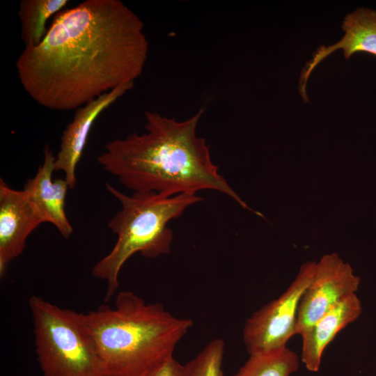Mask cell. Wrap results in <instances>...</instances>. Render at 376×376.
<instances>
[{
    "instance_id": "obj_11",
    "label": "cell",
    "mask_w": 376,
    "mask_h": 376,
    "mask_svg": "<svg viewBox=\"0 0 376 376\" xmlns=\"http://www.w3.org/2000/svg\"><path fill=\"white\" fill-rule=\"evenodd\" d=\"M343 37L330 46H321L305 64L299 79V93L308 102L306 84L314 68L337 49H343L346 59L357 52L376 56V10L359 8L347 14L342 24Z\"/></svg>"
},
{
    "instance_id": "obj_1",
    "label": "cell",
    "mask_w": 376,
    "mask_h": 376,
    "mask_svg": "<svg viewBox=\"0 0 376 376\" xmlns=\"http://www.w3.org/2000/svg\"><path fill=\"white\" fill-rule=\"evenodd\" d=\"M149 52L142 19L120 0H85L57 13L42 41L16 61L40 106L68 111L134 81Z\"/></svg>"
},
{
    "instance_id": "obj_14",
    "label": "cell",
    "mask_w": 376,
    "mask_h": 376,
    "mask_svg": "<svg viewBox=\"0 0 376 376\" xmlns=\"http://www.w3.org/2000/svg\"><path fill=\"white\" fill-rule=\"evenodd\" d=\"M249 354L244 364L231 376H291L299 368L298 355L286 346Z\"/></svg>"
},
{
    "instance_id": "obj_15",
    "label": "cell",
    "mask_w": 376,
    "mask_h": 376,
    "mask_svg": "<svg viewBox=\"0 0 376 376\" xmlns=\"http://www.w3.org/2000/svg\"><path fill=\"white\" fill-rule=\"evenodd\" d=\"M225 343L212 340L193 359L184 365L185 376H224L222 363Z\"/></svg>"
},
{
    "instance_id": "obj_9",
    "label": "cell",
    "mask_w": 376,
    "mask_h": 376,
    "mask_svg": "<svg viewBox=\"0 0 376 376\" xmlns=\"http://www.w3.org/2000/svg\"><path fill=\"white\" fill-rule=\"evenodd\" d=\"M133 86L134 84L120 86L75 109L72 120L63 132L60 148L54 163L55 171L64 173V179L70 189H73L76 185L77 166L82 156L94 122L103 111Z\"/></svg>"
},
{
    "instance_id": "obj_2",
    "label": "cell",
    "mask_w": 376,
    "mask_h": 376,
    "mask_svg": "<svg viewBox=\"0 0 376 376\" xmlns=\"http://www.w3.org/2000/svg\"><path fill=\"white\" fill-rule=\"evenodd\" d=\"M203 109L185 120L146 111V132L111 141L97 157L103 169L133 192L171 196L214 190L251 208L219 173L205 139L197 135Z\"/></svg>"
},
{
    "instance_id": "obj_5",
    "label": "cell",
    "mask_w": 376,
    "mask_h": 376,
    "mask_svg": "<svg viewBox=\"0 0 376 376\" xmlns=\"http://www.w3.org/2000/svg\"><path fill=\"white\" fill-rule=\"evenodd\" d=\"M29 305L36 352L44 376H107L79 313L32 296Z\"/></svg>"
},
{
    "instance_id": "obj_13",
    "label": "cell",
    "mask_w": 376,
    "mask_h": 376,
    "mask_svg": "<svg viewBox=\"0 0 376 376\" xmlns=\"http://www.w3.org/2000/svg\"><path fill=\"white\" fill-rule=\"evenodd\" d=\"M68 3V0H22L18 16L21 23V38L25 47L39 45L47 31L46 23Z\"/></svg>"
},
{
    "instance_id": "obj_8",
    "label": "cell",
    "mask_w": 376,
    "mask_h": 376,
    "mask_svg": "<svg viewBox=\"0 0 376 376\" xmlns=\"http://www.w3.org/2000/svg\"><path fill=\"white\" fill-rule=\"evenodd\" d=\"M43 218L26 193L9 187L0 179V274L22 254L29 235Z\"/></svg>"
},
{
    "instance_id": "obj_16",
    "label": "cell",
    "mask_w": 376,
    "mask_h": 376,
    "mask_svg": "<svg viewBox=\"0 0 376 376\" xmlns=\"http://www.w3.org/2000/svg\"><path fill=\"white\" fill-rule=\"evenodd\" d=\"M150 376H185L184 365L173 357Z\"/></svg>"
},
{
    "instance_id": "obj_4",
    "label": "cell",
    "mask_w": 376,
    "mask_h": 376,
    "mask_svg": "<svg viewBox=\"0 0 376 376\" xmlns=\"http://www.w3.org/2000/svg\"><path fill=\"white\" fill-rule=\"evenodd\" d=\"M106 187L122 206L108 222L117 240L110 252L93 266L92 274L106 281L104 301H109L119 288L120 272L126 261L137 252L147 258L169 253L173 237L168 223L203 198L196 194L167 196L155 192H133L129 196L109 183Z\"/></svg>"
},
{
    "instance_id": "obj_6",
    "label": "cell",
    "mask_w": 376,
    "mask_h": 376,
    "mask_svg": "<svg viewBox=\"0 0 376 376\" xmlns=\"http://www.w3.org/2000/svg\"><path fill=\"white\" fill-rule=\"evenodd\" d=\"M315 268L316 262L304 263L286 290L246 320L243 341L249 354L285 347L290 338L297 334L299 304Z\"/></svg>"
},
{
    "instance_id": "obj_3",
    "label": "cell",
    "mask_w": 376,
    "mask_h": 376,
    "mask_svg": "<svg viewBox=\"0 0 376 376\" xmlns=\"http://www.w3.org/2000/svg\"><path fill=\"white\" fill-rule=\"evenodd\" d=\"M79 318L107 376H150L173 358L193 324L127 290L116 295L114 308L101 305Z\"/></svg>"
},
{
    "instance_id": "obj_12",
    "label": "cell",
    "mask_w": 376,
    "mask_h": 376,
    "mask_svg": "<svg viewBox=\"0 0 376 376\" xmlns=\"http://www.w3.org/2000/svg\"><path fill=\"white\" fill-rule=\"evenodd\" d=\"M361 313V302L354 294L336 305L300 335L301 361L308 371L319 370L327 346L339 331L357 320Z\"/></svg>"
},
{
    "instance_id": "obj_7",
    "label": "cell",
    "mask_w": 376,
    "mask_h": 376,
    "mask_svg": "<svg viewBox=\"0 0 376 376\" xmlns=\"http://www.w3.org/2000/svg\"><path fill=\"white\" fill-rule=\"evenodd\" d=\"M361 279L336 253L324 255L300 299L296 334L301 335L338 303L356 294Z\"/></svg>"
},
{
    "instance_id": "obj_10",
    "label": "cell",
    "mask_w": 376,
    "mask_h": 376,
    "mask_svg": "<svg viewBox=\"0 0 376 376\" xmlns=\"http://www.w3.org/2000/svg\"><path fill=\"white\" fill-rule=\"evenodd\" d=\"M56 156L48 144L44 148V160L35 176L28 180L23 190L41 214L44 222L53 224L67 239L73 228L65 213V198L70 188L65 179L52 180Z\"/></svg>"
}]
</instances>
